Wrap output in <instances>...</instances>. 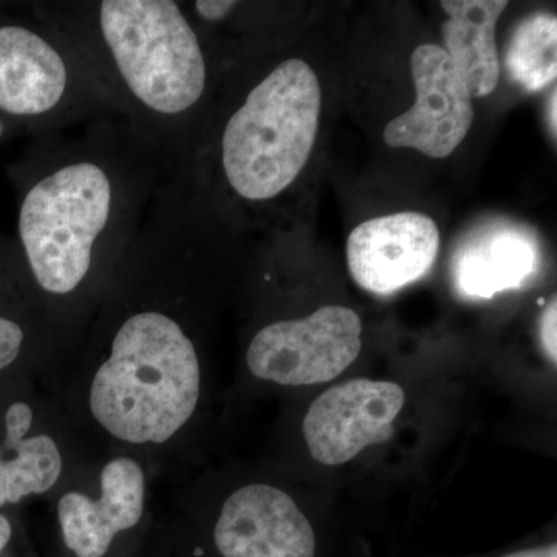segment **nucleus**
I'll use <instances>...</instances> for the list:
<instances>
[{
    "mask_svg": "<svg viewBox=\"0 0 557 557\" xmlns=\"http://www.w3.org/2000/svg\"><path fill=\"white\" fill-rule=\"evenodd\" d=\"M225 248L189 172L160 183L89 324L46 384L94 456L134 454L172 482L203 467L218 401L211 329Z\"/></svg>",
    "mask_w": 557,
    "mask_h": 557,
    "instance_id": "f257e3e1",
    "label": "nucleus"
},
{
    "mask_svg": "<svg viewBox=\"0 0 557 557\" xmlns=\"http://www.w3.org/2000/svg\"><path fill=\"white\" fill-rule=\"evenodd\" d=\"M9 174L17 199L14 247L49 324L57 373L137 239L168 171L126 121L102 115L78 135L32 138Z\"/></svg>",
    "mask_w": 557,
    "mask_h": 557,
    "instance_id": "f03ea898",
    "label": "nucleus"
},
{
    "mask_svg": "<svg viewBox=\"0 0 557 557\" xmlns=\"http://www.w3.org/2000/svg\"><path fill=\"white\" fill-rule=\"evenodd\" d=\"M67 40L113 112L159 153L168 174L189 171L209 121L214 67L208 39L178 0L28 3Z\"/></svg>",
    "mask_w": 557,
    "mask_h": 557,
    "instance_id": "7ed1b4c3",
    "label": "nucleus"
},
{
    "mask_svg": "<svg viewBox=\"0 0 557 557\" xmlns=\"http://www.w3.org/2000/svg\"><path fill=\"white\" fill-rule=\"evenodd\" d=\"M265 69L201 137L189 172L209 201L273 207L309 163L322 106L317 73L300 58Z\"/></svg>",
    "mask_w": 557,
    "mask_h": 557,
    "instance_id": "20e7f679",
    "label": "nucleus"
},
{
    "mask_svg": "<svg viewBox=\"0 0 557 557\" xmlns=\"http://www.w3.org/2000/svg\"><path fill=\"white\" fill-rule=\"evenodd\" d=\"M174 483L166 557H317L309 498L277 468L200 467Z\"/></svg>",
    "mask_w": 557,
    "mask_h": 557,
    "instance_id": "39448f33",
    "label": "nucleus"
},
{
    "mask_svg": "<svg viewBox=\"0 0 557 557\" xmlns=\"http://www.w3.org/2000/svg\"><path fill=\"white\" fill-rule=\"evenodd\" d=\"M25 11L0 7V145L16 135L42 137L115 115L67 40L30 7Z\"/></svg>",
    "mask_w": 557,
    "mask_h": 557,
    "instance_id": "423d86ee",
    "label": "nucleus"
},
{
    "mask_svg": "<svg viewBox=\"0 0 557 557\" xmlns=\"http://www.w3.org/2000/svg\"><path fill=\"white\" fill-rule=\"evenodd\" d=\"M148 461L129 453L91 458L49 498L51 557H146L160 536L156 483Z\"/></svg>",
    "mask_w": 557,
    "mask_h": 557,
    "instance_id": "0eeeda50",
    "label": "nucleus"
},
{
    "mask_svg": "<svg viewBox=\"0 0 557 557\" xmlns=\"http://www.w3.org/2000/svg\"><path fill=\"white\" fill-rule=\"evenodd\" d=\"M362 332L357 311L338 304L306 317L263 318L245 341L240 383L249 394L329 386L358 361Z\"/></svg>",
    "mask_w": 557,
    "mask_h": 557,
    "instance_id": "6e6552de",
    "label": "nucleus"
},
{
    "mask_svg": "<svg viewBox=\"0 0 557 557\" xmlns=\"http://www.w3.org/2000/svg\"><path fill=\"white\" fill-rule=\"evenodd\" d=\"M413 405L408 386L399 381L369 376L336 381L300 412V449L321 468L354 467L397 435Z\"/></svg>",
    "mask_w": 557,
    "mask_h": 557,
    "instance_id": "1a4fd4ad",
    "label": "nucleus"
},
{
    "mask_svg": "<svg viewBox=\"0 0 557 557\" xmlns=\"http://www.w3.org/2000/svg\"><path fill=\"white\" fill-rule=\"evenodd\" d=\"M94 457L53 392L25 388L2 412L0 509L50 498Z\"/></svg>",
    "mask_w": 557,
    "mask_h": 557,
    "instance_id": "9d476101",
    "label": "nucleus"
},
{
    "mask_svg": "<svg viewBox=\"0 0 557 557\" xmlns=\"http://www.w3.org/2000/svg\"><path fill=\"white\" fill-rule=\"evenodd\" d=\"M416 102L384 129L394 149H416L431 159L453 156L474 121L467 84L445 49L423 44L410 57Z\"/></svg>",
    "mask_w": 557,
    "mask_h": 557,
    "instance_id": "9b49d317",
    "label": "nucleus"
},
{
    "mask_svg": "<svg viewBox=\"0 0 557 557\" xmlns=\"http://www.w3.org/2000/svg\"><path fill=\"white\" fill-rule=\"evenodd\" d=\"M440 251L437 223L421 212L366 220L347 240V263L359 287L387 296L426 276Z\"/></svg>",
    "mask_w": 557,
    "mask_h": 557,
    "instance_id": "f8f14e48",
    "label": "nucleus"
},
{
    "mask_svg": "<svg viewBox=\"0 0 557 557\" xmlns=\"http://www.w3.org/2000/svg\"><path fill=\"white\" fill-rule=\"evenodd\" d=\"M57 350L13 239L0 231V376L10 372L49 383Z\"/></svg>",
    "mask_w": 557,
    "mask_h": 557,
    "instance_id": "ddd939ff",
    "label": "nucleus"
},
{
    "mask_svg": "<svg viewBox=\"0 0 557 557\" xmlns=\"http://www.w3.org/2000/svg\"><path fill=\"white\" fill-rule=\"evenodd\" d=\"M536 242L525 231L491 228L461 245L453 260L454 287L468 299H493L525 287L536 274Z\"/></svg>",
    "mask_w": 557,
    "mask_h": 557,
    "instance_id": "4468645a",
    "label": "nucleus"
},
{
    "mask_svg": "<svg viewBox=\"0 0 557 557\" xmlns=\"http://www.w3.org/2000/svg\"><path fill=\"white\" fill-rule=\"evenodd\" d=\"M505 0H443L448 20L442 24L446 53L467 84L471 97L483 98L496 90L500 58L496 42L498 17Z\"/></svg>",
    "mask_w": 557,
    "mask_h": 557,
    "instance_id": "2eb2a0df",
    "label": "nucleus"
},
{
    "mask_svg": "<svg viewBox=\"0 0 557 557\" xmlns=\"http://www.w3.org/2000/svg\"><path fill=\"white\" fill-rule=\"evenodd\" d=\"M505 64L509 76L523 89L537 91L557 75V20L539 13L518 25L509 40Z\"/></svg>",
    "mask_w": 557,
    "mask_h": 557,
    "instance_id": "dca6fc26",
    "label": "nucleus"
},
{
    "mask_svg": "<svg viewBox=\"0 0 557 557\" xmlns=\"http://www.w3.org/2000/svg\"><path fill=\"white\" fill-rule=\"evenodd\" d=\"M557 304L556 298H553L542 311L541 319H539V343H541L542 350H544L547 361L556 369L557 364Z\"/></svg>",
    "mask_w": 557,
    "mask_h": 557,
    "instance_id": "f3484780",
    "label": "nucleus"
},
{
    "mask_svg": "<svg viewBox=\"0 0 557 557\" xmlns=\"http://www.w3.org/2000/svg\"><path fill=\"white\" fill-rule=\"evenodd\" d=\"M16 541V527L5 512L0 511V557H5Z\"/></svg>",
    "mask_w": 557,
    "mask_h": 557,
    "instance_id": "a211bd4d",
    "label": "nucleus"
},
{
    "mask_svg": "<svg viewBox=\"0 0 557 557\" xmlns=\"http://www.w3.org/2000/svg\"><path fill=\"white\" fill-rule=\"evenodd\" d=\"M500 557H557L556 542H549L545 545H536V547L518 549V552L508 553Z\"/></svg>",
    "mask_w": 557,
    "mask_h": 557,
    "instance_id": "6ab92c4d",
    "label": "nucleus"
},
{
    "mask_svg": "<svg viewBox=\"0 0 557 557\" xmlns=\"http://www.w3.org/2000/svg\"><path fill=\"white\" fill-rule=\"evenodd\" d=\"M556 98H557V91H556V89H553L552 95H549V100H548V123H549V129H552L553 137H555V138L557 135Z\"/></svg>",
    "mask_w": 557,
    "mask_h": 557,
    "instance_id": "aec40b11",
    "label": "nucleus"
},
{
    "mask_svg": "<svg viewBox=\"0 0 557 557\" xmlns=\"http://www.w3.org/2000/svg\"><path fill=\"white\" fill-rule=\"evenodd\" d=\"M146 557H166V555H164L163 539H161V528L159 541H157L156 547H153L152 552H150Z\"/></svg>",
    "mask_w": 557,
    "mask_h": 557,
    "instance_id": "412c9836",
    "label": "nucleus"
}]
</instances>
